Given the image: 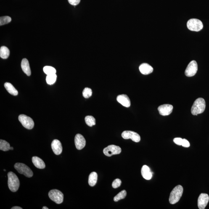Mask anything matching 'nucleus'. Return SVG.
<instances>
[{
    "label": "nucleus",
    "instance_id": "f257e3e1",
    "mask_svg": "<svg viewBox=\"0 0 209 209\" xmlns=\"http://www.w3.org/2000/svg\"><path fill=\"white\" fill-rule=\"evenodd\" d=\"M206 108V102L203 98H199L194 101L191 108V112L193 115H197L203 113Z\"/></svg>",
    "mask_w": 209,
    "mask_h": 209
},
{
    "label": "nucleus",
    "instance_id": "f03ea898",
    "mask_svg": "<svg viewBox=\"0 0 209 209\" xmlns=\"http://www.w3.org/2000/svg\"><path fill=\"white\" fill-rule=\"evenodd\" d=\"M7 176L8 186L9 189L12 192H16L20 187V182L19 178L17 175L12 172H9Z\"/></svg>",
    "mask_w": 209,
    "mask_h": 209
},
{
    "label": "nucleus",
    "instance_id": "7ed1b4c3",
    "mask_svg": "<svg viewBox=\"0 0 209 209\" xmlns=\"http://www.w3.org/2000/svg\"><path fill=\"white\" fill-rule=\"evenodd\" d=\"M183 192L182 186L178 185L175 187L170 194L169 199L170 203L172 205L177 203L182 196Z\"/></svg>",
    "mask_w": 209,
    "mask_h": 209
},
{
    "label": "nucleus",
    "instance_id": "20e7f679",
    "mask_svg": "<svg viewBox=\"0 0 209 209\" xmlns=\"http://www.w3.org/2000/svg\"><path fill=\"white\" fill-rule=\"evenodd\" d=\"M14 167L19 173L23 174L27 177L30 178L33 176V173L31 169L25 164L16 163Z\"/></svg>",
    "mask_w": 209,
    "mask_h": 209
},
{
    "label": "nucleus",
    "instance_id": "39448f33",
    "mask_svg": "<svg viewBox=\"0 0 209 209\" xmlns=\"http://www.w3.org/2000/svg\"><path fill=\"white\" fill-rule=\"evenodd\" d=\"M187 25L189 30L195 32L200 31L203 27L202 22L197 19H191L188 20Z\"/></svg>",
    "mask_w": 209,
    "mask_h": 209
},
{
    "label": "nucleus",
    "instance_id": "423d86ee",
    "mask_svg": "<svg viewBox=\"0 0 209 209\" xmlns=\"http://www.w3.org/2000/svg\"><path fill=\"white\" fill-rule=\"evenodd\" d=\"M49 198L57 204L62 203L64 200V194L57 189H52L49 193Z\"/></svg>",
    "mask_w": 209,
    "mask_h": 209
},
{
    "label": "nucleus",
    "instance_id": "0eeeda50",
    "mask_svg": "<svg viewBox=\"0 0 209 209\" xmlns=\"http://www.w3.org/2000/svg\"><path fill=\"white\" fill-rule=\"evenodd\" d=\"M19 121L24 128L28 129H32L34 126V123L32 119L25 115L21 114L18 117Z\"/></svg>",
    "mask_w": 209,
    "mask_h": 209
},
{
    "label": "nucleus",
    "instance_id": "6e6552de",
    "mask_svg": "<svg viewBox=\"0 0 209 209\" xmlns=\"http://www.w3.org/2000/svg\"><path fill=\"white\" fill-rule=\"evenodd\" d=\"M121 152V149L119 146L115 145H110L104 149L103 152L104 155L107 157H111L115 155L119 154Z\"/></svg>",
    "mask_w": 209,
    "mask_h": 209
},
{
    "label": "nucleus",
    "instance_id": "1a4fd4ad",
    "mask_svg": "<svg viewBox=\"0 0 209 209\" xmlns=\"http://www.w3.org/2000/svg\"><path fill=\"white\" fill-rule=\"evenodd\" d=\"M198 66L195 61H192L188 64L185 71V74L187 77H192L197 73Z\"/></svg>",
    "mask_w": 209,
    "mask_h": 209
},
{
    "label": "nucleus",
    "instance_id": "9d476101",
    "mask_svg": "<svg viewBox=\"0 0 209 209\" xmlns=\"http://www.w3.org/2000/svg\"><path fill=\"white\" fill-rule=\"evenodd\" d=\"M122 136L125 139H131L135 142L138 143L140 141L141 138L137 133L131 131H124L122 134Z\"/></svg>",
    "mask_w": 209,
    "mask_h": 209
},
{
    "label": "nucleus",
    "instance_id": "9b49d317",
    "mask_svg": "<svg viewBox=\"0 0 209 209\" xmlns=\"http://www.w3.org/2000/svg\"><path fill=\"white\" fill-rule=\"evenodd\" d=\"M209 200V197L208 194L202 193L200 194L197 200V205L199 209H204L208 205Z\"/></svg>",
    "mask_w": 209,
    "mask_h": 209
},
{
    "label": "nucleus",
    "instance_id": "f8f14e48",
    "mask_svg": "<svg viewBox=\"0 0 209 209\" xmlns=\"http://www.w3.org/2000/svg\"><path fill=\"white\" fill-rule=\"evenodd\" d=\"M160 114L163 116L168 115L173 112V106L170 104H164L158 108Z\"/></svg>",
    "mask_w": 209,
    "mask_h": 209
},
{
    "label": "nucleus",
    "instance_id": "ddd939ff",
    "mask_svg": "<svg viewBox=\"0 0 209 209\" xmlns=\"http://www.w3.org/2000/svg\"><path fill=\"white\" fill-rule=\"evenodd\" d=\"M75 147L78 150H81L86 145V140L81 134H78L75 135Z\"/></svg>",
    "mask_w": 209,
    "mask_h": 209
},
{
    "label": "nucleus",
    "instance_id": "4468645a",
    "mask_svg": "<svg viewBox=\"0 0 209 209\" xmlns=\"http://www.w3.org/2000/svg\"><path fill=\"white\" fill-rule=\"evenodd\" d=\"M53 152L56 155H59L62 153V147L61 143L59 140L54 139L51 144Z\"/></svg>",
    "mask_w": 209,
    "mask_h": 209
},
{
    "label": "nucleus",
    "instance_id": "2eb2a0df",
    "mask_svg": "<svg viewBox=\"0 0 209 209\" xmlns=\"http://www.w3.org/2000/svg\"><path fill=\"white\" fill-rule=\"evenodd\" d=\"M117 100L118 102L125 107H129L131 105V101L129 98L126 95H119L117 96Z\"/></svg>",
    "mask_w": 209,
    "mask_h": 209
},
{
    "label": "nucleus",
    "instance_id": "dca6fc26",
    "mask_svg": "<svg viewBox=\"0 0 209 209\" xmlns=\"http://www.w3.org/2000/svg\"><path fill=\"white\" fill-rule=\"evenodd\" d=\"M139 70L143 75H148L153 72V69L149 64L143 63L139 66Z\"/></svg>",
    "mask_w": 209,
    "mask_h": 209
},
{
    "label": "nucleus",
    "instance_id": "f3484780",
    "mask_svg": "<svg viewBox=\"0 0 209 209\" xmlns=\"http://www.w3.org/2000/svg\"><path fill=\"white\" fill-rule=\"evenodd\" d=\"M141 173L144 179L149 180L152 178L153 173L151 171L150 168L147 165H144L141 168Z\"/></svg>",
    "mask_w": 209,
    "mask_h": 209
},
{
    "label": "nucleus",
    "instance_id": "a211bd4d",
    "mask_svg": "<svg viewBox=\"0 0 209 209\" xmlns=\"http://www.w3.org/2000/svg\"><path fill=\"white\" fill-rule=\"evenodd\" d=\"M21 67H22V71L28 76H30L31 75V71L30 70L29 63L27 59L24 58L22 59L21 62Z\"/></svg>",
    "mask_w": 209,
    "mask_h": 209
},
{
    "label": "nucleus",
    "instance_id": "6ab92c4d",
    "mask_svg": "<svg viewBox=\"0 0 209 209\" xmlns=\"http://www.w3.org/2000/svg\"><path fill=\"white\" fill-rule=\"evenodd\" d=\"M32 162L35 167L38 168L43 169L46 167L44 162L40 158L37 157H33L32 158Z\"/></svg>",
    "mask_w": 209,
    "mask_h": 209
},
{
    "label": "nucleus",
    "instance_id": "aec40b11",
    "mask_svg": "<svg viewBox=\"0 0 209 209\" xmlns=\"http://www.w3.org/2000/svg\"><path fill=\"white\" fill-rule=\"evenodd\" d=\"M4 87L8 92L14 96H17L18 95V91L11 83L6 82L4 84Z\"/></svg>",
    "mask_w": 209,
    "mask_h": 209
},
{
    "label": "nucleus",
    "instance_id": "412c9836",
    "mask_svg": "<svg viewBox=\"0 0 209 209\" xmlns=\"http://www.w3.org/2000/svg\"><path fill=\"white\" fill-rule=\"evenodd\" d=\"M98 175L95 172H92L89 175L88 178V184L91 187L95 185L97 182Z\"/></svg>",
    "mask_w": 209,
    "mask_h": 209
},
{
    "label": "nucleus",
    "instance_id": "4be33fe9",
    "mask_svg": "<svg viewBox=\"0 0 209 209\" xmlns=\"http://www.w3.org/2000/svg\"><path fill=\"white\" fill-rule=\"evenodd\" d=\"M10 54V51L6 46H2L0 49V57L3 59L8 58Z\"/></svg>",
    "mask_w": 209,
    "mask_h": 209
},
{
    "label": "nucleus",
    "instance_id": "5701e85b",
    "mask_svg": "<svg viewBox=\"0 0 209 209\" xmlns=\"http://www.w3.org/2000/svg\"><path fill=\"white\" fill-rule=\"evenodd\" d=\"M11 147L9 143L4 140H0V149L1 150L6 152L10 150Z\"/></svg>",
    "mask_w": 209,
    "mask_h": 209
},
{
    "label": "nucleus",
    "instance_id": "b1692460",
    "mask_svg": "<svg viewBox=\"0 0 209 209\" xmlns=\"http://www.w3.org/2000/svg\"><path fill=\"white\" fill-rule=\"evenodd\" d=\"M85 123L90 127H92L96 124L95 119L92 116H87L85 118Z\"/></svg>",
    "mask_w": 209,
    "mask_h": 209
},
{
    "label": "nucleus",
    "instance_id": "393cba45",
    "mask_svg": "<svg viewBox=\"0 0 209 209\" xmlns=\"http://www.w3.org/2000/svg\"><path fill=\"white\" fill-rule=\"evenodd\" d=\"M57 76L56 74L47 75L46 77V82L48 85H52L56 82Z\"/></svg>",
    "mask_w": 209,
    "mask_h": 209
},
{
    "label": "nucleus",
    "instance_id": "a878e982",
    "mask_svg": "<svg viewBox=\"0 0 209 209\" xmlns=\"http://www.w3.org/2000/svg\"><path fill=\"white\" fill-rule=\"evenodd\" d=\"M43 71L46 75H52V74H56V70L55 69L52 67L50 66H46L43 67Z\"/></svg>",
    "mask_w": 209,
    "mask_h": 209
},
{
    "label": "nucleus",
    "instance_id": "bb28decb",
    "mask_svg": "<svg viewBox=\"0 0 209 209\" xmlns=\"http://www.w3.org/2000/svg\"><path fill=\"white\" fill-rule=\"evenodd\" d=\"M127 195V192L126 191L123 190L119 193L118 194L114 197V200L115 202H118L119 200L124 199L125 198Z\"/></svg>",
    "mask_w": 209,
    "mask_h": 209
},
{
    "label": "nucleus",
    "instance_id": "cd10ccee",
    "mask_svg": "<svg viewBox=\"0 0 209 209\" xmlns=\"http://www.w3.org/2000/svg\"><path fill=\"white\" fill-rule=\"evenodd\" d=\"M92 94V90L90 88H85L83 91V97L88 99L91 97Z\"/></svg>",
    "mask_w": 209,
    "mask_h": 209
},
{
    "label": "nucleus",
    "instance_id": "c85d7f7f",
    "mask_svg": "<svg viewBox=\"0 0 209 209\" xmlns=\"http://www.w3.org/2000/svg\"><path fill=\"white\" fill-rule=\"evenodd\" d=\"M11 21V17L8 16L1 17L0 18V25L2 26L9 23Z\"/></svg>",
    "mask_w": 209,
    "mask_h": 209
},
{
    "label": "nucleus",
    "instance_id": "c756f323",
    "mask_svg": "<svg viewBox=\"0 0 209 209\" xmlns=\"http://www.w3.org/2000/svg\"><path fill=\"white\" fill-rule=\"evenodd\" d=\"M121 181L119 178H117L113 182L112 184V186L114 189L119 187L121 185Z\"/></svg>",
    "mask_w": 209,
    "mask_h": 209
},
{
    "label": "nucleus",
    "instance_id": "7c9ffc66",
    "mask_svg": "<svg viewBox=\"0 0 209 209\" xmlns=\"http://www.w3.org/2000/svg\"><path fill=\"white\" fill-rule=\"evenodd\" d=\"M182 138H175L173 139V142H174L175 143L179 146L182 145Z\"/></svg>",
    "mask_w": 209,
    "mask_h": 209
},
{
    "label": "nucleus",
    "instance_id": "2f4dec72",
    "mask_svg": "<svg viewBox=\"0 0 209 209\" xmlns=\"http://www.w3.org/2000/svg\"><path fill=\"white\" fill-rule=\"evenodd\" d=\"M80 1L81 0H68L69 3L74 6H76L79 4Z\"/></svg>",
    "mask_w": 209,
    "mask_h": 209
},
{
    "label": "nucleus",
    "instance_id": "473e14b6",
    "mask_svg": "<svg viewBox=\"0 0 209 209\" xmlns=\"http://www.w3.org/2000/svg\"><path fill=\"white\" fill-rule=\"evenodd\" d=\"M183 147L185 148H188L190 146V143L187 139H183L182 144V145Z\"/></svg>",
    "mask_w": 209,
    "mask_h": 209
},
{
    "label": "nucleus",
    "instance_id": "72a5a7b5",
    "mask_svg": "<svg viewBox=\"0 0 209 209\" xmlns=\"http://www.w3.org/2000/svg\"><path fill=\"white\" fill-rule=\"evenodd\" d=\"M22 208L20 207H12L11 209H22Z\"/></svg>",
    "mask_w": 209,
    "mask_h": 209
},
{
    "label": "nucleus",
    "instance_id": "f704fd0d",
    "mask_svg": "<svg viewBox=\"0 0 209 209\" xmlns=\"http://www.w3.org/2000/svg\"><path fill=\"white\" fill-rule=\"evenodd\" d=\"M43 209H49V208H47V207H43L42 208Z\"/></svg>",
    "mask_w": 209,
    "mask_h": 209
},
{
    "label": "nucleus",
    "instance_id": "c9c22d12",
    "mask_svg": "<svg viewBox=\"0 0 209 209\" xmlns=\"http://www.w3.org/2000/svg\"><path fill=\"white\" fill-rule=\"evenodd\" d=\"M13 149H14L12 147H11V149H10V150H13Z\"/></svg>",
    "mask_w": 209,
    "mask_h": 209
},
{
    "label": "nucleus",
    "instance_id": "e433bc0d",
    "mask_svg": "<svg viewBox=\"0 0 209 209\" xmlns=\"http://www.w3.org/2000/svg\"><path fill=\"white\" fill-rule=\"evenodd\" d=\"M4 171H6V170L4 169Z\"/></svg>",
    "mask_w": 209,
    "mask_h": 209
}]
</instances>
